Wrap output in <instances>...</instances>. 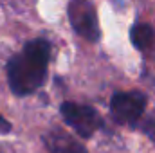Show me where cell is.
I'll return each mask as SVG.
<instances>
[{
	"label": "cell",
	"mask_w": 155,
	"mask_h": 153,
	"mask_svg": "<svg viewBox=\"0 0 155 153\" xmlns=\"http://www.w3.org/2000/svg\"><path fill=\"white\" fill-rule=\"evenodd\" d=\"M49 58L51 43L47 40L36 38L27 41L24 50L7 61V81L11 90L16 96L36 92L45 81Z\"/></svg>",
	"instance_id": "cell-1"
},
{
	"label": "cell",
	"mask_w": 155,
	"mask_h": 153,
	"mask_svg": "<svg viewBox=\"0 0 155 153\" xmlns=\"http://www.w3.org/2000/svg\"><path fill=\"white\" fill-rule=\"evenodd\" d=\"M43 144L49 153H88L81 142H78L76 139H72L61 130H52L45 133Z\"/></svg>",
	"instance_id": "cell-5"
},
{
	"label": "cell",
	"mask_w": 155,
	"mask_h": 153,
	"mask_svg": "<svg viewBox=\"0 0 155 153\" xmlns=\"http://www.w3.org/2000/svg\"><path fill=\"white\" fill-rule=\"evenodd\" d=\"M69 22L72 29L87 41H97L101 36L96 7L88 0H71L67 7Z\"/></svg>",
	"instance_id": "cell-4"
},
{
	"label": "cell",
	"mask_w": 155,
	"mask_h": 153,
	"mask_svg": "<svg viewBox=\"0 0 155 153\" xmlns=\"http://www.w3.org/2000/svg\"><path fill=\"white\" fill-rule=\"evenodd\" d=\"M148 97L139 90L116 92L110 99V114L117 124L134 126L137 124L146 112Z\"/></svg>",
	"instance_id": "cell-2"
},
{
	"label": "cell",
	"mask_w": 155,
	"mask_h": 153,
	"mask_svg": "<svg viewBox=\"0 0 155 153\" xmlns=\"http://www.w3.org/2000/svg\"><path fill=\"white\" fill-rule=\"evenodd\" d=\"M141 130H143V132H144V133H146V135L155 142V110L150 115H146V117L143 119Z\"/></svg>",
	"instance_id": "cell-7"
},
{
	"label": "cell",
	"mask_w": 155,
	"mask_h": 153,
	"mask_svg": "<svg viewBox=\"0 0 155 153\" xmlns=\"http://www.w3.org/2000/svg\"><path fill=\"white\" fill-rule=\"evenodd\" d=\"M60 112H61L63 121L76 132L81 139L92 137L103 126L101 115L88 105H78V103L65 101L60 106Z\"/></svg>",
	"instance_id": "cell-3"
},
{
	"label": "cell",
	"mask_w": 155,
	"mask_h": 153,
	"mask_svg": "<svg viewBox=\"0 0 155 153\" xmlns=\"http://www.w3.org/2000/svg\"><path fill=\"white\" fill-rule=\"evenodd\" d=\"M130 40L135 49L139 50H148L155 43V29L150 24L139 22L130 29Z\"/></svg>",
	"instance_id": "cell-6"
},
{
	"label": "cell",
	"mask_w": 155,
	"mask_h": 153,
	"mask_svg": "<svg viewBox=\"0 0 155 153\" xmlns=\"http://www.w3.org/2000/svg\"><path fill=\"white\" fill-rule=\"evenodd\" d=\"M9 132H11V124L0 115V133H9Z\"/></svg>",
	"instance_id": "cell-8"
}]
</instances>
